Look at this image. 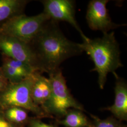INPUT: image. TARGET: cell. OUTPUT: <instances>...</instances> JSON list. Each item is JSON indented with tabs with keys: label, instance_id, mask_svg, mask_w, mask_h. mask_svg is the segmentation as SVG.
Listing matches in <instances>:
<instances>
[{
	"label": "cell",
	"instance_id": "cell-2",
	"mask_svg": "<svg viewBox=\"0 0 127 127\" xmlns=\"http://www.w3.org/2000/svg\"><path fill=\"white\" fill-rule=\"evenodd\" d=\"M78 45L82 52H85L93 62L94 67L91 71L97 72L99 86L103 89L109 73L116 76L117 75L116 71L123 66L119 45L114 32L103 33L101 38H89Z\"/></svg>",
	"mask_w": 127,
	"mask_h": 127
},
{
	"label": "cell",
	"instance_id": "cell-18",
	"mask_svg": "<svg viewBox=\"0 0 127 127\" xmlns=\"http://www.w3.org/2000/svg\"><path fill=\"white\" fill-rule=\"evenodd\" d=\"M0 127H16L9 122L0 110Z\"/></svg>",
	"mask_w": 127,
	"mask_h": 127
},
{
	"label": "cell",
	"instance_id": "cell-3",
	"mask_svg": "<svg viewBox=\"0 0 127 127\" xmlns=\"http://www.w3.org/2000/svg\"><path fill=\"white\" fill-rule=\"evenodd\" d=\"M48 74L51 87V93L49 99L41 107L46 113L50 115L63 116L71 108L82 111V105L70 93L61 69L59 68Z\"/></svg>",
	"mask_w": 127,
	"mask_h": 127
},
{
	"label": "cell",
	"instance_id": "cell-13",
	"mask_svg": "<svg viewBox=\"0 0 127 127\" xmlns=\"http://www.w3.org/2000/svg\"><path fill=\"white\" fill-rule=\"evenodd\" d=\"M59 123L66 127H90L91 126L82 111L77 109L69 110L65 118L59 121Z\"/></svg>",
	"mask_w": 127,
	"mask_h": 127
},
{
	"label": "cell",
	"instance_id": "cell-15",
	"mask_svg": "<svg viewBox=\"0 0 127 127\" xmlns=\"http://www.w3.org/2000/svg\"><path fill=\"white\" fill-rule=\"evenodd\" d=\"M0 67L5 77L10 83H18L28 78L6 65L2 64Z\"/></svg>",
	"mask_w": 127,
	"mask_h": 127
},
{
	"label": "cell",
	"instance_id": "cell-11",
	"mask_svg": "<svg viewBox=\"0 0 127 127\" xmlns=\"http://www.w3.org/2000/svg\"><path fill=\"white\" fill-rule=\"evenodd\" d=\"M29 0H0V28L10 19L24 14Z\"/></svg>",
	"mask_w": 127,
	"mask_h": 127
},
{
	"label": "cell",
	"instance_id": "cell-16",
	"mask_svg": "<svg viewBox=\"0 0 127 127\" xmlns=\"http://www.w3.org/2000/svg\"><path fill=\"white\" fill-rule=\"evenodd\" d=\"M92 116L94 119V123L90 127H124L113 118L101 120L94 116Z\"/></svg>",
	"mask_w": 127,
	"mask_h": 127
},
{
	"label": "cell",
	"instance_id": "cell-4",
	"mask_svg": "<svg viewBox=\"0 0 127 127\" xmlns=\"http://www.w3.org/2000/svg\"><path fill=\"white\" fill-rule=\"evenodd\" d=\"M35 73L18 83H9L0 92V110L17 106L32 112L37 118L50 117V115L46 114L40 106L34 104L32 100L31 90Z\"/></svg>",
	"mask_w": 127,
	"mask_h": 127
},
{
	"label": "cell",
	"instance_id": "cell-8",
	"mask_svg": "<svg viewBox=\"0 0 127 127\" xmlns=\"http://www.w3.org/2000/svg\"><path fill=\"white\" fill-rule=\"evenodd\" d=\"M108 0H92L88 5L87 21L91 30L101 31L103 33L122 26L114 23L109 16L106 5Z\"/></svg>",
	"mask_w": 127,
	"mask_h": 127
},
{
	"label": "cell",
	"instance_id": "cell-6",
	"mask_svg": "<svg viewBox=\"0 0 127 127\" xmlns=\"http://www.w3.org/2000/svg\"><path fill=\"white\" fill-rule=\"evenodd\" d=\"M41 2L44 7L43 11L56 22L64 21L74 27L83 39L87 41V37L79 27L75 18V2L72 0H43Z\"/></svg>",
	"mask_w": 127,
	"mask_h": 127
},
{
	"label": "cell",
	"instance_id": "cell-9",
	"mask_svg": "<svg viewBox=\"0 0 127 127\" xmlns=\"http://www.w3.org/2000/svg\"><path fill=\"white\" fill-rule=\"evenodd\" d=\"M114 88L115 99L114 104L106 108L116 118L120 120L127 119V86L125 82L117 75Z\"/></svg>",
	"mask_w": 127,
	"mask_h": 127
},
{
	"label": "cell",
	"instance_id": "cell-14",
	"mask_svg": "<svg viewBox=\"0 0 127 127\" xmlns=\"http://www.w3.org/2000/svg\"><path fill=\"white\" fill-rule=\"evenodd\" d=\"M1 59L2 64L6 65L13 68L26 77H30L36 72H39L35 68H33L30 65L22 61L13 59L2 53Z\"/></svg>",
	"mask_w": 127,
	"mask_h": 127
},
{
	"label": "cell",
	"instance_id": "cell-7",
	"mask_svg": "<svg viewBox=\"0 0 127 127\" xmlns=\"http://www.w3.org/2000/svg\"><path fill=\"white\" fill-rule=\"evenodd\" d=\"M0 51L2 54L27 64L42 73L35 56L28 43L0 33Z\"/></svg>",
	"mask_w": 127,
	"mask_h": 127
},
{
	"label": "cell",
	"instance_id": "cell-1",
	"mask_svg": "<svg viewBox=\"0 0 127 127\" xmlns=\"http://www.w3.org/2000/svg\"><path fill=\"white\" fill-rule=\"evenodd\" d=\"M28 44L35 56L41 72L48 74L59 69L66 59L82 52L78 43L65 36L59 22L51 19Z\"/></svg>",
	"mask_w": 127,
	"mask_h": 127
},
{
	"label": "cell",
	"instance_id": "cell-19",
	"mask_svg": "<svg viewBox=\"0 0 127 127\" xmlns=\"http://www.w3.org/2000/svg\"><path fill=\"white\" fill-rule=\"evenodd\" d=\"M9 83V82L4 76L0 66V92L2 91Z\"/></svg>",
	"mask_w": 127,
	"mask_h": 127
},
{
	"label": "cell",
	"instance_id": "cell-12",
	"mask_svg": "<svg viewBox=\"0 0 127 127\" xmlns=\"http://www.w3.org/2000/svg\"><path fill=\"white\" fill-rule=\"evenodd\" d=\"M6 119L16 127H24L30 118L28 111L22 107L11 106L0 110Z\"/></svg>",
	"mask_w": 127,
	"mask_h": 127
},
{
	"label": "cell",
	"instance_id": "cell-17",
	"mask_svg": "<svg viewBox=\"0 0 127 127\" xmlns=\"http://www.w3.org/2000/svg\"><path fill=\"white\" fill-rule=\"evenodd\" d=\"M27 124L29 127H54L42 122L39 118H30Z\"/></svg>",
	"mask_w": 127,
	"mask_h": 127
},
{
	"label": "cell",
	"instance_id": "cell-5",
	"mask_svg": "<svg viewBox=\"0 0 127 127\" xmlns=\"http://www.w3.org/2000/svg\"><path fill=\"white\" fill-rule=\"evenodd\" d=\"M50 19L44 12L33 16L22 14L5 23L0 28V33L29 43Z\"/></svg>",
	"mask_w": 127,
	"mask_h": 127
},
{
	"label": "cell",
	"instance_id": "cell-10",
	"mask_svg": "<svg viewBox=\"0 0 127 127\" xmlns=\"http://www.w3.org/2000/svg\"><path fill=\"white\" fill-rule=\"evenodd\" d=\"M42 73L36 72L31 90V97L34 104L40 106L50 97L51 87L50 80L42 75Z\"/></svg>",
	"mask_w": 127,
	"mask_h": 127
}]
</instances>
